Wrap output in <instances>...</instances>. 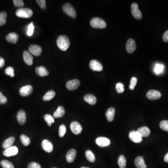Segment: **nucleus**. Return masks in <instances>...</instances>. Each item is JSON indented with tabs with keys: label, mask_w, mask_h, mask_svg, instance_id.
<instances>
[{
	"label": "nucleus",
	"mask_w": 168,
	"mask_h": 168,
	"mask_svg": "<svg viewBox=\"0 0 168 168\" xmlns=\"http://www.w3.org/2000/svg\"><path fill=\"white\" fill-rule=\"evenodd\" d=\"M160 127L163 130L168 132V121L164 120L161 122L160 123Z\"/></svg>",
	"instance_id": "38"
},
{
	"label": "nucleus",
	"mask_w": 168,
	"mask_h": 168,
	"mask_svg": "<svg viewBox=\"0 0 168 168\" xmlns=\"http://www.w3.org/2000/svg\"><path fill=\"white\" fill-rule=\"evenodd\" d=\"M137 131L141 134L142 137H148L151 133L150 128L145 126L138 128Z\"/></svg>",
	"instance_id": "24"
},
{
	"label": "nucleus",
	"mask_w": 168,
	"mask_h": 168,
	"mask_svg": "<svg viewBox=\"0 0 168 168\" xmlns=\"http://www.w3.org/2000/svg\"><path fill=\"white\" fill-rule=\"evenodd\" d=\"M135 164L137 168H147L144 160L141 156H138L135 160Z\"/></svg>",
	"instance_id": "22"
},
{
	"label": "nucleus",
	"mask_w": 168,
	"mask_h": 168,
	"mask_svg": "<svg viewBox=\"0 0 168 168\" xmlns=\"http://www.w3.org/2000/svg\"><path fill=\"white\" fill-rule=\"evenodd\" d=\"M29 53L33 54L36 56H39L41 55L42 52V49L39 45L33 44L30 45L29 48Z\"/></svg>",
	"instance_id": "12"
},
{
	"label": "nucleus",
	"mask_w": 168,
	"mask_h": 168,
	"mask_svg": "<svg viewBox=\"0 0 168 168\" xmlns=\"http://www.w3.org/2000/svg\"><path fill=\"white\" fill-rule=\"evenodd\" d=\"M137 79L135 77L132 78L131 79L130 83L129 85V88L131 90H133L135 89V86L137 84Z\"/></svg>",
	"instance_id": "39"
},
{
	"label": "nucleus",
	"mask_w": 168,
	"mask_h": 168,
	"mask_svg": "<svg viewBox=\"0 0 168 168\" xmlns=\"http://www.w3.org/2000/svg\"></svg>",
	"instance_id": "50"
},
{
	"label": "nucleus",
	"mask_w": 168,
	"mask_h": 168,
	"mask_svg": "<svg viewBox=\"0 0 168 168\" xmlns=\"http://www.w3.org/2000/svg\"><path fill=\"white\" fill-rule=\"evenodd\" d=\"M15 141V139L14 137H10L8 139H6L2 144V146L4 149H8V148L11 147L14 144Z\"/></svg>",
	"instance_id": "27"
},
{
	"label": "nucleus",
	"mask_w": 168,
	"mask_h": 168,
	"mask_svg": "<svg viewBox=\"0 0 168 168\" xmlns=\"http://www.w3.org/2000/svg\"><path fill=\"white\" fill-rule=\"evenodd\" d=\"M84 99L85 102L89 104L94 105L97 102V99L94 95L88 94L84 96Z\"/></svg>",
	"instance_id": "21"
},
{
	"label": "nucleus",
	"mask_w": 168,
	"mask_h": 168,
	"mask_svg": "<svg viewBox=\"0 0 168 168\" xmlns=\"http://www.w3.org/2000/svg\"><path fill=\"white\" fill-rule=\"evenodd\" d=\"M65 110L64 107L62 106H59L57 108L56 111L54 112L53 116L55 118H61L64 116L65 114Z\"/></svg>",
	"instance_id": "26"
},
{
	"label": "nucleus",
	"mask_w": 168,
	"mask_h": 168,
	"mask_svg": "<svg viewBox=\"0 0 168 168\" xmlns=\"http://www.w3.org/2000/svg\"><path fill=\"white\" fill-rule=\"evenodd\" d=\"M23 58L25 63L28 66H31L32 65L33 57L29 52L27 51H25L24 52Z\"/></svg>",
	"instance_id": "17"
},
{
	"label": "nucleus",
	"mask_w": 168,
	"mask_h": 168,
	"mask_svg": "<svg viewBox=\"0 0 168 168\" xmlns=\"http://www.w3.org/2000/svg\"><path fill=\"white\" fill-rule=\"evenodd\" d=\"M14 5L16 7L22 8L24 6V2L22 0H14L13 1Z\"/></svg>",
	"instance_id": "42"
},
{
	"label": "nucleus",
	"mask_w": 168,
	"mask_h": 168,
	"mask_svg": "<svg viewBox=\"0 0 168 168\" xmlns=\"http://www.w3.org/2000/svg\"><path fill=\"white\" fill-rule=\"evenodd\" d=\"M89 67L91 70L94 71H101L103 70L102 64L97 60H92L89 64Z\"/></svg>",
	"instance_id": "8"
},
{
	"label": "nucleus",
	"mask_w": 168,
	"mask_h": 168,
	"mask_svg": "<svg viewBox=\"0 0 168 168\" xmlns=\"http://www.w3.org/2000/svg\"><path fill=\"white\" fill-rule=\"evenodd\" d=\"M131 12L133 16H134L135 18L138 20L141 19L142 18V13L141 11L139 10L137 3H132L131 7Z\"/></svg>",
	"instance_id": "5"
},
{
	"label": "nucleus",
	"mask_w": 168,
	"mask_h": 168,
	"mask_svg": "<svg viewBox=\"0 0 168 168\" xmlns=\"http://www.w3.org/2000/svg\"><path fill=\"white\" fill-rule=\"evenodd\" d=\"M147 97L150 100H157L159 99L162 96L160 92L155 90H151L147 93Z\"/></svg>",
	"instance_id": "7"
},
{
	"label": "nucleus",
	"mask_w": 168,
	"mask_h": 168,
	"mask_svg": "<svg viewBox=\"0 0 168 168\" xmlns=\"http://www.w3.org/2000/svg\"><path fill=\"white\" fill-rule=\"evenodd\" d=\"M57 46L61 51H66L70 46V40L67 36L60 35L57 38Z\"/></svg>",
	"instance_id": "1"
},
{
	"label": "nucleus",
	"mask_w": 168,
	"mask_h": 168,
	"mask_svg": "<svg viewBox=\"0 0 168 168\" xmlns=\"http://www.w3.org/2000/svg\"><path fill=\"white\" fill-rule=\"evenodd\" d=\"M44 119L45 122H46V123H47L48 125L50 127L52 126V123H54V118L50 114H45L44 115Z\"/></svg>",
	"instance_id": "32"
},
{
	"label": "nucleus",
	"mask_w": 168,
	"mask_h": 168,
	"mask_svg": "<svg viewBox=\"0 0 168 168\" xmlns=\"http://www.w3.org/2000/svg\"><path fill=\"white\" fill-rule=\"evenodd\" d=\"M129 138L135 143H140L142 140V136L137 131H132L129 133Z\"/></svg>",
	"instance_id": "6"
},
{
	"label": "nucleus",
	"mask_w": 168,
	"mask_h": 168,
	"mask_svg": "<svg viewBox=\"0 0 168 168\" xmlns=\"http://www.w3.org/2000/svg\"><path fill=\"white\" fill-rule=\"evenodd\" d=\"M21 141H22L24 145L28 146L30 144V140L29 138L24 135H22L20 136Z\"/></svg>",
	"instance_id": "31"
},
{
	"label": "nucleus",
	"mask_w": 168,
	"mask_h": 168,
	"mask_svg": "<svg viewBox=\"0 0 168 168\" xmlns=\"http://www.w3.org/2000/svg\"><path fill=\"white\" fill-rule=\"evenodd\" d=\"M115 113V110L113 108H110L108 109L106 112V116L107 117L108 121L111 122L113 121Z\"/></svg>",
	"instance_id": "25"
},
{
	"label": "nucleus",
	"mask_w": 168,
	"mask_h": 168,
	"mask_svg": "<svg viewBox=\"0 0 168 168\" xmlns=\"http://www.w3.org/2000/svg\"><path fill=\"white\" fill-rule=\"evenodd\" d=\"M164 160L166 163H168V152L166 154V155L164 156Z\"/></svg>",
	"instance_id": "48"
},
{
	"label": "nucleus",
	"mask_w": 168,
	"mask_h": 168,
	"mask_svg": "<svg viewBox=\"0 0 168 168\" xmlns=\"http://www.w3.org/2000/svg\"><path fill=\"white\" fill-rule=\"evenodd\" d=\"M41 145H42V148L44 151L48 152V153H51L53 151V145L48 140H43L42 141Z\"/></svg>",
	"instance_id": "16"
},
{
	"label": "nucleus",
	"mask_w": 168,
	"mask_h": 168,
	"mask_svg": "<svg viewBox=\"0 0 168 168\" xmlns=\"http://www.w3.org/2000/svg\"><path fill=\"white\" fill-rule=\"evenodd\" d=\"M96 143L99 146L105 147L110 144V141L106 137H99L96 139Z\"/></svg>",
	"instance_id": "15"
},
{
	"label": "nucleus",
	"mask_w": 168,
	"mask_h": 168,
	"mask_svg": "<svg viewBox=\"0 0 168 168\" xmlns=\"http://www.w3.org/2000/svg\"><path fill=\"white\" fill-rule=\"evenodd\" d=\"M63 10L66 15L73 18H75L77 16L76 11L74 8L70 3H66L63 6Z\"/></svg>",
	"instance_id": "4"
},
{
	"label": "nucleus",
	"mask_w": 168,
	"mask_h": 168,
	"mask_svg": "<svg viewBox=\"0 0 168 168\" xmlns=\"http://www.w3.org/2000/svg\"><path fill=\"white\" fill-rule=\"evenodd\" d=\"M85 156H86L87 159L91 163H94L95 162V155L91 150H88L85 152Z\"/></svg>",
	"instance_id": "29"
},
{
	"label": "nucleus",
	"mask_w": 168,
	"mask_h": 168,
	"mask_svg": "<svg viewBox=\"0 0 168 168\" xmlns=\"http://www.w3.org/2000/svg\"><path fill=\"white\" fill-rule=\"evenodd\" d=\"M17 120L21 125H24L26 122V115L25 111L21 110L18 112Z\"/></svg>",
	"instance_id": "18"
},
{
	"label": "nucleus",
	"mask_w": 168,
	"mask_h": 168,
	"mask_svg": "<svg viewBox=\"0 0 168 168\" xmlns=\"http://www.w3.org/2000/svg\"><path fill=\"white\" fill-rule=\"evenodd\" d=\"M36 72L38 76L40 77L46 76L49 74L46 68L43 66L37 67L36 68Z\"/></svg>",
	"instance_id": "23"
},
{
	"label": "nucleus",
	"mask_w": 168,
	"mask_h": 168,
	"mask_svg": "<svg viewBox=\"0 0 168 168\" xmlns=\"http://www.w3.org/2000/svg\"><path fill=\"white\" fill-rule=\"evenodd\" d=\"M18 153V148L16 146H12L6 149L3 152V155L5 156L10 157V156L16 155Z\"/></svg>",
	"instance_id": "14"
},
{
	"label": "nucleus",
	"mask_w": 168,
	"mask_h": 168,
	"mask_svg": "<svg viewBox=\"0 0 168 168\" xmlns=\"http://www.w3.org/2000/svg\"><path fill=\"white\" fill-rule=\"evenodd\" d=\"M70 128L72 132L75 135H79L82 131V126L78 122H72L70 125Z\"/></svg>",
	"instance_id": "10"
},
{
	"label": "nucleus",
	"mask_w": 168,
	"mask_h": 168,
	"mask_svg": "<svg viewBox=\"0 0 168 168\" xmlns=\"http://www.w3.org/2000/svg\"><path fill=\"white\" fill-rule=\"evenodd\" d=\"M7 99L6 97H5L2 94V93L0 92V104H4L7 102Z\"/></svg>",
	"instance_id": "45"
},
{
	"label": "nucleus",
	"mask_w": 168,
	"mask_h": 168,
	"mask_svg": "<svg viewBox=\"0 0 168 168\" xmlns=\"http://www.w3.org/2000/svg\"><path fill=\"white\" fill-rule=\"evenodd\" d=\"M55 96V92L54 91L50 90L47 92L45 95L43 96V99L44 101H50Z\"/></svg>",
	"instance_id": "28"
},
{
	"label": "nucleus",
	"mask_w": 168,
	"mask_h": 168,
	"mask_svg": "<svg viewBox=\"0 0 168 168\" xmlns=\"http://www.w3.org/2000/svg\"><path fill=\"white\" fill-rule=\"evenodd\" d=\"M7 14L5 12L0 13V26H2L6 23V17Z\"/></svg>",
	"instance_id": "34"
},
{
	"label": "nucleus",
	"mask_w": 168,
	"mask_h": 168,
	"mask_svg": "<svg viewBox=\"0 0 168 168\" xmlns=\"http://www.w3.org/2000/svg\"><path fill=\"white\" fill-rule=\"evenodd\" d=\"M126 48L128 53H133L136 48V45L135 40L132 38L128 39L126 43Z\"/></svg>",
	"instance_id": "11"
},
{
	"label": "nucleus",
	"mask_w": 168,
	"mask_h": 168,
	"mask_svg": "<svg viewBox=\"0 0 168 168\" xmlns=\"http://www.w3.org/2000/svg\"><path fill=\"white\" fill-rule=\"evenodd\" d=\"M33 90V89L32 86L30 85H27L23 86L20 89V94L21 96H24V97L29 96L32 93Z\"/></svg>",
	"instance_id": "13"
},
{
	"label": "nucleus",
	"mask_w": 168,
	"mask_h": 168,
	"mask_svg": "<svg viewBox=\"0 0 168 168\" xmlns=\"http://www.w3.org/2000/svg\"><path fill=\"white\" fill-rule=\"evenodd\" d=\"M5 64L4 60L2 57H0V68H2Z\"/></svg>",
	"instance_id": "47"
},
{
	"label": "nucleus",
	"mask_w": 168,
	"mask_h": 168,
	"mask_svg": "<svg viewBox=\"0 0 168 168\" xmlns=\"http://www.w3.org/2000/svg\"><path fill=\"white\" fill-rule=\"evenodd\" d=\"M118 164L120 168H126V159L124 155H121L119 157Z\"/></svg>",
	"instance_id": "30"
},
{
	"label": "nucleus",
	"mask_w": 168,
	"mask_h": 168,
	"mask_svg": "<svg viewBox=\"0 0 168 168\" xmlns=\"http://www.w3.org/2000/svg\"><path fill=\"white\" fill-rule=\"evenodd\" d=\"M5 73L11 77L15 76L14 70L12 67H8L6 69Z\"/></svg>",
	"instance_id": "41"
},
{
	"label": "nucleus",
	"mask_w": 168,
	"mask_h": 168,
	"mask_svg": "<svg viewBox=\"0 0 168 168\" xmlns=\"http://www.w3.org/2000/svg\"><path fill=\"white\" fill-rule=\"evenodd\" d=\"M37 2L38 4L39 5L40 8L43 10H45L46 8V1L45 0H38Z\"/></svg>",
	"instance_id": "43"
},
{
	"label": "nucleus",
	"mask_w": 168,
	"mask_h": 168,
	"mask_svg": "<svg viewBox=\"0 0 168 168\" xmlns=\"http://www.w3.org/2000/svg\"><path fill=\"white\" fill-rule=\"evenodd\" d=\"M28 168H42V167L38 163L32 162L28 165Z\"/></svg>",
	"instance_id": "44"
},
{
	"label": "nucleus",
	"mask_w": 168,
	"mask_h": 168,
	"mask_svg": "<svg viewBox=\"0 0 168 168\" xmlns=\"http://www.w3.org/2000/svg\"><path fill=\"white\" fill-rule=\"evenodd\" d=\"M1 165L3 168H15L12 163L6 160L1 161Z\"/></svg>",
	"instance_id": "33"
},
{
	"label": "nucleus",
	"mask_w": 168,
	"mask_h": 168,
	"mask_svg": "<svg viewBox=\"0 0 168 168\" xmlns=\"http://www.w3.org/2000/svg\"><path fill=\"white\" fill-rule=\"evenodd\" d=\"M115 88H116L117 92L119 94L123 93L125 91L124 85L121 82L117 83L116 86H115Z\"/></svg>",
	"instance_id": "36"
},
{
	"label": "nucleus",
	"mask_w": 168,
	"mask_h": 168,
	"mask_svg": "<svg viewBox=\"0 0 168 168\" xmlns=\"http://www.w3.org/2000/svg\"><path fill=\"white\" fill-rule=\"evenodd\" d=\"M77 152L76 150L74 149H71L70 150L68 153H67L66 158L68 163H72L75 159L76 157Z\"/></svg>",
	"instance_id": "19"
},
{
	"label": "nucleus",
	"mask_w": 168,
	"mask_h": 168,
	"mask_svg": "<svg viewBox=\"0 0 168 168\" xmlns=\"http://www.w3.org/2000/svg\"><path fill=\"white\" fill-rule=\"evenodd\" d=\"M19 39L18 35L15 33L12 32L9 34L6 37V39L8 42L11 43H15L18 41Z\"/></svg>",
	"instance_id": "20"
},
{
	"label": "nucleus",
	"mask_w": 168,
	"mask_h": 168,
	"mask_svg": "<svg viewBox=\"0 0 168 168\" xmlns=\"http://www.w3.org/2000/svg\"><path fill=\"white\" fill-rule=\"evenodd\" d=\"M81 168H87V167H81Z\"/></svg>",
	"instance_id": "49"
},
{
	"label": "nucleus",
	"mask_w": 168,
	"mask_h": 168,
	"mask_svg": "<svg viewBox=\"0 0 168 168\" xmlns=\"http://www.w3.org/2000/svg\"><path fill=\"white\" fill-rule=\"evenodd\" d=\"M16 15L18 17L29 18L33 15V11L29 8H20L16 11Z\"/></svg>",
	"instance_id": "3"
},
{
	"label": "nucleus",
	"mask_w": 168,
	"mask_h": 168,
	"mask_svg": "<svg viewBox=\"0 0 168 168\" xmlns=\"http://www.w3.org/2000/svg\"><path fill=\"white\" fill-rule=\"evenodd\" d=\"M164 68V65L160 64H156L155 67V69H154V71L156 73V74H160L163 72Z\"/></svg>",
	"instance_id": "35"
},
{
	"label": "nucleus",
	"mask_w": 168,
	"mask_h": 168,
	"mask_svg": "<svg viewBox=\"0 0 168 168\" xmlns=\"http://www.w3.org/2000/svg\"><path fill=\"white\" fill-rule=\"evenodd\" d=\"M80 85V80L77 79H74L68 81L66 84V87L69 90H74L78 88Z\"/></svg>",
	"instance_id": "9"
},
{
	"label": "nucleus",
	"mask_w": 168,
	"mask_h": 168,
	"mask_svg": "<svg viewBox=\"0 0 168 168\" xmlns=\"http://www.w3.org/2000/svg\"><path fill=\"white\" fill-rule=\"evenodd\" d=\"M66 127L64 124L61 125L59 127V131H58V134L59 137H63L66 134Z\"/></svg>",
	"instance_id": "37"
},
{
	"label": "nucleus",
	"mask_w": 168,
	"mask_h": 168,
	"mask_svg": "<svg viewBox=\"0 0 168 168\" xmlns=\"http://www.w3.org/2000/svg\"><path fill=\"white\" fill-rule=\"evenodd\" d=\"M34 26L33 25V23L31 22V24L28 25V29H27V35L28 36H31L34 33Z\"/></svg>",
	"instance_id": "40"
},
{
	"label": "nucleus",
	"mask_w": 168,
	"mask_h": 168,
	"mask_svg": "<svg viewBox=\"0 0 168 168\" xmlns=\"http://www.w3.org/2000/svg\"><path fill=\"white\" fill-rule=\"evenodd\" d=\"M163 41L165 43H168V30L165 31L163 36Z\"/></svg>",
	"instance_id": "46"
},
{
	"label": "nucleus",
	"mask_w": 168,
	"mask_h": 168,
	"mask_svg": "<svg viewBox=\"0 0 168 168\" xmlns=\"http://www.w3.org/2000/svg\"><path fill=\"white\" fill-rule=\"evenodd\" d=\"M90 25L95 29H104L107 27V24L102 19L94 17L90 21Z\"/></svg>",
	"instance_id": "2"
}]
</instances>
